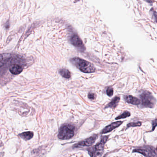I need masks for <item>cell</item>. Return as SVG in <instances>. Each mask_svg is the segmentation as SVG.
Listing matches in <instances>:
<instances>
[{
  "label": "cell",
  "instance_id": "1",
  "mask_svg": "<svg viewBox=\"0 0 157 157\" xmlns=\"http://www.w3.org/2000/svg\"><path fill=\"white\" fill-rule=\"evenodd\" d=\"M70 61L74 66L84 73H93L96 70L92 64L79 58H73Z\"/></svg>",
  "mask_w": 157,
  "mask_h": 157
},
{
  "label": "cell",
  "instance_id": "2",
  "mask_svg": "<svg viewBox=\"0 0 157 157\" xmlns=\"http://www.w3.org/2000/svg\"><path fill=\"white\" fill-rule=\"evenodd\" d=\"M140 108H153L155 106L156 100L152 93L148 91H143L139 96Z\"/></svg>",
  "mask_w": 157,
  "mask_h": 157
},
{
  "label": "cell",
  "instance_id": "3",
  "mask_svg": "<svg viewBox=\"0 0 157 157\" xmlns=\"http://www.w3.org/2000/svg\"><path fill=\"white\" fill-rule=\"evenodd\" d=\"M109 136H103L102 137L100 142L87 149L91 157H101L104 152L105 144L108 140Z\"/></svg>",
  "mask_w": 157,
  "mask_h": 157
},
{
  "label": "cell",
  "instance_id": "4",
  "mask_svg": "<svg viewBox=\"0 0 157 157\" xmlns=\"http://www.w3.org/2000/svg\"><path fill=\"white\" fill-rule=\"evenodd\" d=\"M74 135V127L70 124H65L61 126L58 135V137L61 140L72 138Z\"/></svg>",
  "mask_w": 157,
  "mask_h": 157
},
{
  "label": "cell",
  "instance_id": "5",
  "mask_svg": "<svg viewBox=\"0 0 157 157\" xmlns=\"http://www.w3.org/2000/svg\"><path fill=\"white\" fill-rule=\"evenodd\" d=\"M133 153H138L145 157H157V151L154 147L149 145H144L134 149Z\"/></svg>",
  "mask_w": 157,
  "mask_h": 157
},
{
  "label": "cell",
  "instance_id": "6",
  "mask_svg": "<svg viewBox=\"0 0 157 157\" xmlns=\"http://www.w3.org/2000/svg\"><path fill=\"white\" fill-rule=\"evenodd\" d=\"M97 137V135H94L91 136L90 137L85 140H82L80 143L74 144L73 145V148H83V147H89V146H91L95 143Z\"/></svg>",
  "mask_w": 157,
  "mask_h": 157
},
{
  "label": "cell",
  "instance_id": "7",
  "mask_svg": "<svg viewBox=\"0 0 157 157\" xmlns=\"http://www.w3.org/2000/svg\"><path fill=\"white\" fill-rule=\"evenodd\" d=\"M70 41L73 46L80 48L82 50L85 49V47L82 41L76 35H73L70 38Z\"/></svg>",
  "mask_w": 157,
  "mask_h": 157
},
{
  "label": "cell",
  "instance_id": "8",
  "mask_svg": "<svg viewBox=\"0 0 157 157\" xmlns=\"http://www.w3.org/2000/svg\"><path fill=\"white\" fill-rule=\"evenodd\" d=\"M122 123H123V122H122V121H117V122L112 123L111 124L109 125L108 126H106L104 129L102 130L101 132L102 134H106L107 133L111 132L113 130L115 129V128H117V127H119L120 125H121Z\"/></svg>",
  "mask_w": 157,
  "mask_h": 157
},
{
  "label": "cell",
  "instance_id": "9",
  "mask_svg": "<svg viewBox=\"0 0 157 157\" xmlns=\"http://www.w3.org/2000/svg\"><path fill=\"white\" fill-rule=\"evenodd\" d=\"M124 99L126 102L133 105H139L141 103L140 100L139 99L134 97L130 95H126V96H124Z\"/></svg>",
  "mask_w": 157,
  "mask_h": 157
},
{
  "label": "cell",
  "instance_id": "10",
  "mask_svg": "<svg viewBox=\"0 0 157 157\" xmlns=\"http://www.w3.org/2000/svg\"><path fill=\"white\" fill-rule=\"evenodd\" d=\"M9 70L11 73L12 74L18 75V74H20L21 72H22L23 71V68L20 66L15 64V65L11 66Z\"/></svg>",
  "mask_w": 157,
  "mask_h": 157
},
{
  "label": "cell",
  "instance_id": "11",
  "mask_svg": "<svg viewBox=\"0 0 157 157\" xmlns=\"http://www.w3.org/2000/svg\"><path fill=\"white\" fill-rule=\"evenodd\" d=\"M19 136L25 140H28L31 139L34 136V133L32 131L24 132L22 133L19 134Z\"/></svg>",
  "mask_w": 157,
  "mask_h": 157
},
{
  "label": "cell",
  "instance_id": "12",
  "mask_svg": "<svg viewBox=\"0 0 157 157\" xmlns=\"http://www.w3.org/2000/svg\"><path fill=\"white\" fill-rule=\"evenodd\" d=\"M120 101V97L118 96H116L115 98H113L111 101L109 103L107 104L105 107L107 108H112L115 109L118 105V103Z\"/></svg>",
  "mask_w": 157,
  "mask_h": 157
},
{
  "label": "cell",
  "instance_id": "13",
  "mask_svg": "<svg viewBox=\"0 0 157 157\" xmlns=\"http://www.w3.org/2000/svg\"><path fill=\"white\" fill-rule=\"evenodd\" d=\"M60 73L63 77L66 78H69L71 77V74L68 70L66 69H62L60 70Z\"/></svg>",
  "mask_w": 157,
  "mask_h": 157
},
{
  "label": "cell",
  "instance_id": "14",
  "mask_svg": "<svg viewBox=\"0 0 157 157\" xmlns=\"http://www.w3.org/2000/svg\"><path fill=\"white\" fill-rule=\"evenodd\" d=\"M130 114L128 111H125L123 114L119 115L118 117L115 118L116 120L120 119H125V118L130 116Z\"/></svg>",
  "mask_w": 157,
  "mask_h": 157
},
{
  "label": "cell",
  "instance_id": "15",
  "mask_svg": "<svg viewBox=\"0 0 157 157\" xmlns=\"http://www.w3.org/2000/svg\"><path fill=\"white\" fill-rule=\"evenodd\" d=\"M142 125V122H138L134 123H130L127 125V129L131 127H139Z\"/></svg>",
  "mask_w": 157,
  "mask_h": 157
},
{
  "label": "cell",
  "instance_id": "16",
  "mask_svg": "<svg viewBox=\"0 0 157 157\" xmlns=\"http://www.w3.org/2000/svg\"><path fill=\"white\" fill-rule=\"evenodd\" d=\"M106 93L107 95L109 97L113 96V94H114V90H113V88L110 87L107 88L106 90Z\"/></svg>",
  "mask_w": 157,
  "mask_h": 157
},
{
  "label": "cell",
  "instance_id": "17",
  "mask_svg": "<svg viewBox=\"0 0 157 157\" xmlns=\"http://www.w3.org/2000/svg\"><path fill=\"white\" fill-rule=\"evenodd\" d=\"M150 12H151V14H152V15H153V18H154V20H155V21L157 22V12H156L155 10L152 9L150 11Z\"/></svg>",
  "mask_w": 157,
  "mask_h": 157
},
{
  "label": "cell",
  "instance_id": "18",
  "mask_svg": "<svg viewBox=\"0 0 157 157\" xmlns=\"http://www.w3.org/2000/svg\"><path fill=\"white\" fill-rule=\"evenodd\" d=\"M157 126V118L152 122V131H154L155 128Z\"/></svg>",
  "mask_w": 157,
  "mask_h": 157
},
{
  "label": "cell",
  "instance_id": "19",
  "mask_svg": "<svg viewBox=\"0 0 157 157\" xmlns=\"http://www.w3.org/2000/svg\"><path fill=\"white\" fill-rule=\"evenodd\" d=\"M5 62V59H4L3 56L2 55H0V67H2L4 65Z\"/></svg>",
  "mask_w": 157,
  "mask_h": 157
},
{
  "label": "cell",
  "instance_id": "20",
  "mask_svg": "<svg viewBox=\"0 0 157 157\" xmlns=\"http://www.w3.org/2000/svg\"><path fill=\"white\" fill-rule=\"evenodd\" d=\"M88 97L91 100H94L96 96H95V94H93V93H89L88 94Z\"/></svg>",
  "mask_w": 157,
  "mask_h": 157
},
{
  "label": "cell",
  "instance_id": "21",
  "mask_svg": "<svg viewBox=\"0 0 157 157\" xmlns=\"http://www.w3.org/2000/svg\"><path fill=\"white\" fill-rule=\"evenodd\" d=\"M156 150H157V148H156Z\"/></svg>",
  "mask_w": 157,
  "mask_h": 157
}]
</instances>
